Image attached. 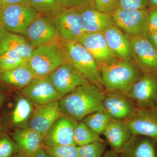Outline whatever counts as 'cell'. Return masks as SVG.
<instances>
[{
	"mask_svg": "<svg viewBox=\"0 0 157 157\" xmlns=\"http://www.w3.org/2000/svg\"><path fill=\"white\" fill-rule=\"evenodd\" d=\"M105 92L94 83L80 86L59 101L63 113L80 121L93 113L104 110Z\"/></svg>",
	"mask_w": 157,
	"mask_h": 157,
	"instance_id": "obj_1",
	"label": "cell"
},
{
	"mask_svg": "<svg viewBox=\"0 0 157 157\" xmlns=\"http://www.w3.org/2000/svg\"><path fill=\"white\" fill-rule=\"evenodd\" d=\"M100 71L105 92L119 91L126 94L143 74L134 62L121 59L101 68Z\"/></svg>",
	"mask_w": 157,
	"mask_h": 157,
	"instance_id": "obj_2",
	"label": "cell"
},
{
	"mask_svg": "<svg viewBox=\"0 0 157 157\" xmlns=\"http://www.w3.org/2000/svg\"><path fill=\"white\" fill-rule=\"evenodd\" d=\"M63 44H50L34 48L27 61L36 78L48 76L60 65L67 63Z\"/></svg>",
	"mask_w": 157,
	"mask_h": 157,
	"instance_id": "obj_3",
	"label": "cell"
},
{
	"mask_svg": "<svg viewBox=\"0 0 157 157\" xmlns=\"http://www.w3.org/2000/svg\"><path fill=\"white\" fill-rule=\"evenodd\" d=\"M67 62L85 78L103 89L101 71L92 56L78 42H62Z\"/></svg>",
	"mask_w": 157,
	"mask_h": 157,
	"instance_id": "obj_4",
	"label": "cell"
},
{
	"mask_svg": "<svg viewBox=\"0 0 157 157\" xmlns=\"http://www.w3.org/2000/svg\"><path fill=\"white\" fill-rule=\"evenodd\" d=\"M48 17L57 30L62 42H78L85 33L80 9L62 8Z\"/></svg>",
	"mask_w": 157,
	"mask_h": 157,
	"instance_id": "obj_5",
	"label": "cell"
},
{
	"mask_svg": "<svg viewBox=\"0 0 157 157\" xmlns=\"http://www.w3.org/2000/svg\"><path fill=\"white\" fill-rule=\"evenodd\" d=\"M39 15L29 5L3 6L0 11V25L11 33L23 35L30 24Z\"/></svg>",
	"mask_w": 157,
	"mask_h": 157,
	"instance_id": "obj_6",
	"label": "cell"
},
{
	"mask_svg": "<svg viewBox=\"0 0 157 157\" xmlns=\"http://www.w3.org/2000/svg\"><path fill=\"white\" fill-rule=\"evenodd\" d=\"M148 10H125L117 7L111 14L114 25L128 36H147Z\"/></svg>",
	"mask_w": 157,
	"mask_h": 157,
	"instance_id": "obj_7",
	"label": "cell"
},
{
	"mask_svg": "<svg viewBox=\"0 0 157 157\" xmlns=\"http://www.w3.org/2000/svg\"><path fill=\"white\" fill-rule=\"evenodd\" d=\"M23 35L34 48L62 42L58 32L50 18L40 14L30 24Z\"/></svg>",
	"mask_w": 157,
	"mask_h": 157,
	"instance_id": "obj_8",
	"label": "cell"
},
{
	"mask_svg": "<svg viewBox=\"0 0 157 157\" xmlns=\"http://www.w3.org/2000/svg\"><path fill=\"white\" fill-rule=\"evenodd\" d=\"M127 95L138 108L157 107V74L143 73Z\"/></svg>",
	"mask_w": 157,
	"mask_h": 157,
	"instance_id": "obj_9",
	"label": "cell"
},
{
	"mask_svg": "<svg viewBox=\"0 0 157 157\" xmlns=\"http://www.w3.org/2000/svg\"><path fill=\"white\" fill-rule=\"evenodd\" d=\"M128 37L132 45L133 62L143 73L157 74V51L147 36Z\"/></svg>",
	"mask_w": 157,
	"mask_h": 157,
	"instance_id": "obj_10",
	"label": "cell"
},
{
	"mask_svg": "<svg viewBox=\"0 0 157 157\" xmlns=\"http://www.w3.org/2000/svg\"><path fill=\"white\" fill-rule=\"evenodd\" d=\"M104 110L113 120L127 121L138 108L128 96L119 91L105 92Z\"/></svg>",
	"mask_w": 157,
	"mask_h": 157,
	"instance_id": "obj_11",
	"label": "cell"
},
{
	"mask_svg": "<svg viewBox=\"0 0 157 157\" xmlns=\"http://www.w3.org/2000/svg\"><path fill=\"white\" fill-rule=\"evenodd\" d=\"M78 121L68 116L61 117L42 137L44 146L75 145L74 133Z\"/></svg>",
	"mask_w": 157,
	"mask_h": 157,
	"instance_id": "obj_12",
	"label": "cell"
},
{
	"mask_svg": "<svg viewBox=\"0 0 157 157\" xmlns=\"http://www.w3.org/2000/svg\"><path fill=\"white\" fill-rule=\"evenodd\" d=\"M78 42L89 52L100 70L119 59L109 48L103 33H85Z\"/></svg>",
	"mask_w": 157,
	"mask_h": 157,
	"instance_id": "obj_13",
	"label": "cell"
},
{
	"mask_svg": "<svg viewBox=\"0 0 157 157\" xmlns=\"http://www.w3.org/2000/svg\"><path fill=\"white\" fill-rule=\"evenodd\" d=\"M48 77L54 87L63 97L78 86L90 82L68 62L60 65Z\"/></svg>",
	"mask_w": 157,
	"mask_h": 157,
	"instance_id": "obj_14",
	"label": "cell"
},
{
	"mask_svg": "<svg viewBox=\"0 0 157 157\" xmlns=\"http://www.w3.org/2000/svg\"><path fill=\"white\" fill-rule=\"evenodd\" d=\"M22 96L27 98L35 105H41L59 101L63 96L52 84L48 76L35 78L20 90Z\"/></svg>",
	"mask_w": 157,
	"mask_h": 157,
	"instance_id": "obj_15",
	"label": "cell"
},
{
	"mask_svg": "<svg viewBox=\"0 0 157 157\" xmlns=\"http://www.w3.org/2000/svg\"><path fill=\"white\" fill-rule=\"evenodd\" d=\"M30 118L29 127L39 133L42 137L59 118L63 115L59 101L41 105H35Z\"/></svg>",
	"mask_w": 157,
	"mask_h": 157,
	"instance_id": "obj_16",
	"label": "cell"
},
{
	"mask_svg": "<svg viewBox=\"0 0 157 157\" xmlns=\"http://www.w3.org/2000/svg\"><path fill=\"white\" fill-rule=\"evenodd\" d=\"M132 135L152 138L157 142V107L138 108L133 117L126 121Z\"/></svg>",
	"mask_w": 157,
	"mask_h": 157,
	"instance_id": "obj_17",
	"label": "cell"
},
{
	"mask_svg": "<svg viewBox=\"0 0 157 157\" xmlns=\"http://www.w3.org/2000/svg\"><path fill=\"white\" fill-rule=\"evenodd\" d=\"M110 50L119 59L133 62L132 45L129 38L113 25L103 33Z\"/></svg>",
	"mask_w": 157,
	"mask_h": 157,
	"instance_id": "obj_18",
	"label": "cell"
},
{
	"mask_svg": "<svg viewBox=\"0 0 157 157\" xmlns=\"http://www.w3.org/2000/svg\"><path fill=\"white\" fill-rule=\"evenodd\" d=\"M156 143L151 137L132 135L119 155L121 157H157Z\"/></svg>",
	"mask_w": 157,
	"mask_h": 157,
	"instance_id": "obj_19",
	"label": "cell"
},
{
	"mask_svg": "<svg viewBox=\"0 0 157 157\" xmlns=\"http://www.w3.org/2000/svg\"><path fill=\"white\" fill-rule=\"evenodd\" d=\"M80 11L84 33H103L114 25L111 14L99 11L94 6L80 9Z\"/></svg>",
	"mask_w": 157,
	"mask_h": 157,
	"instance_id": "obj_20",
	"label": "cell"
},
{
	"mask_svg": "<svg viewBox=\"0 0 157 157\" xmlns=\"http://www.w3.org/2000/svg\"><path fill=\"white\" fill-rule=\"evenodd\" d=\"M33 49L25 37L9 32L0 25V55L13 50L27 61Z\"/></svg>",
	"mask_w": 157,
	"mask_h": 157,
	"instance_id": "obj_21",
	"label": "cell"
},
{
	"mask_svg": "<svg viewBox=\"0 0 157 157\" xmlns=\"http://www.w3.org/2000/svg\"><path fill=\"white\" fill-rule=\"evenodd\" d=\"M13 139L20 152L28 157H34L44 147L42 136L29 128L16 130L13 134Z\"/></svg>",
	"mask_w": 157,
	"mask_h": 157,
	"instance_id": "obj_22",
	"label": "cell"
},
{
	"mask_svg": "<svg viewBox=\"0 0 157 157\" xmlns=\"http://www.w3.org/2000/svg\"><path fill=\"white\" fill-rule=\"evenodd\" d=\"M103 135L111 149L119 154L132 134L126 121L112 120Z\"/></svg>",
	"mask_w": 157,
	"mask_h": 157,
	"instance_id": "obj_23",
	"label": "cell"
},
{
	"mask_svg": "<svg viewBox=\"0 0 157 157\" xmlns=\"http://www.w3.org/2000/svg\"><path fill=\"white\" fill-rule=\"evenodd\" d=\"M35 78L27 61L13 70L0 73V80L21 88L28 85Z\"/></svg>",
	"mask_w": 157,
	"mask_h": 157,
	"instance_id": "obj_24",
	"label": "cell"
},
{
	"mask_svg": "<svg viewBox=\"0 0 157 157\" xmlns=\"http://www.w3.org/2000/svg\"><path fill=\"white\" fill-rule=\"evenodd\" d=\"M34 104L21 96L17 100L12 114V122L15 125L22 124L30 118L34 110Z\"/></svg>",
	"mask_w": 157,
	"mask_h": 157,
	"instance_id": "obj_25",
	"label": "cell"
},
{
	"mask_svg": "<svg viewBox=\"0 0 157 157\" xmlns=\"http://www.w3.org/2000/svg\"><path fill=\"white\" fill-rule=\"evenodd\" d=\"M103 140L100 135L94 132L84 122H78L74 133V141L76 146H82Z\"/></svg>",
	"mask_w": 157,
	"mask_h": 157,
	"instance_id": "obj_26",
	"label": "cell"
},
{
	"mask_svg": "<svg viewBox=\"0 0 157 157\" xmlns=\"http://www.w3.org/2000/svg\"><path fill=\"white\" fill-rule=\"evenodd\" d=\"M112 119L104 110L96 111L86 117L82 121L99 135H103Z\"/></svg>",
	"mask_w": 157,
	"mask_h": 157,
	"instance_id": "obj_27",
	"label": "cell"
},
{
	"mask_svg": "<svg viewBox=\"0 0 157 157\" xmlns=\"http://www.w3.org/2000/svg\"><path fill=\"white\" fill-rule=\"evenodd\" d=\"M26 62L16 52H7L0 55V73L13 70Z\"/></svg>",
	"mask_w": 157,
	"mask_h": 157,
	"instance_id": "obj_28",
	"label": "cell"
},
{
	"mask_svg": "<svg viewBox=\"0 0 157 157\" xmlns=\"http://www.w3.org/2000/svg\"><path fill=\"white\" fill-rule=\"evenodd\" d=\"M29 2L37 13L47 17L62 9L58 0H29Z\"/></svg>",
	"mask_w": 157,
	"mask_h": 157,
	"instance_id": "obj_29",
	"label": "cell"
},
{
	"mask_svg": "<svg viewBox=\"0 0 157 157\" xmlns=\"http://www.w3.org/2000/svg\"><path fill=\"white\" fill-rule=\"evenodd\" d=\"M106 147L107 143L104 140L76 146L80 157H103Z\"/></svg>",
	"mask_w": 157,
	"mask_h": 157,
	"instance_id": "obj_30",
	"label": "cell"
},
{
	"mask_svg": "<svg viewBox=\"0 0 157 157\" xmlns=\"http://www.w3.org/2000/svg\"><path fill=\"white\" fill-rule=\"evenodd\" d=\"M44 147L51 157H80L75 145L44 146Z\"/></svg>",
	"mask_w": 157,
	"mask_h": 157,
	"instance_id": "obj_31",
	"label": "cell"
},
{
	"mask_svg": "<svg viewBox=\"0 0 157 157\" xmlns=\"http://www.w3.org/2000/svg\"><path fill=\"white\" fill-rule=\"evenodd\" d=\"M19 151L18 147L9 137L0 138V157H13Z\"/></svg>",
	"mask_w": 157,
	"mask_h": 157,
	"instance_id": "obj_32",
	"label": "cell"
},
{
	"mask_svg": "<svg viewBox=\"0 0 157 157\" xmlns=\"http://www.w3.org/2000/svg\"><path fill=\"white\" fill-rule=\"evenodd\" d=\"M148 0H118L117 8L125 10H142L147 9Z\"/></svg>",
	"mask_w": 157,
	"mask_h": 157,
	"instance_id": "obj_33",
	"label": "cell"
},
{
	"mask_svg": "<svg viewBox=\"0 0 157 157\" xmlns=\"http://www.w3.org/2000/svg\"><path fill=\"white\" fill-rule=\"evenodd\" d=\"M58 1L63 9H80L94 6L93 0H58Z\"/></svg>",
	"mask_w": 157,
	"mask_h": 157,
	"instance_id": "obj_34",
	"label": "cell"
},
{
	"mask_svg": "<svg viewBox=\"0 0 157 157\" xmlns=\"http://www.w3.org/2000/svg\"><path fill=\"white\" fill-rule=\"evenodd\" d=\"M118 0H93L95 8L107 14H111L117 7Z\"/></svg>",
	"mask_w": 157,
	"mask_h": 157,
	"instance_id": "obj_35",
	"label": "cell"
},
{
	"mask_svg": "<svg viewBox=\"0 0 157 157\" xmlns=\"http://www.w3.org/2000/svg\"><path fill=\"white\" fill-rule=\"evenodd\" d=\"M155 32H157V9H151L147 16V33Z\"/></svg>",
	"mask_w": 157,
	"mask_h": 157,
	"instance_id": "obj_36",
	"label": "cell"
},
{
	"mask_svg": "<svg viewBox=\"0 0 157 157\" xmlns=\"http://www.w3.org/2000/svg\"><path fill=\"white\" fill-rule=\"evenodd\" d=\"M2 6L11 5H30L29 0H0Z\"/></svg>",
	"mask_w": 157,
	"mask_h": 157,
	"instance_id": "obj_37",
	"label": "cell"
},
{
	"mask_svg": "<svg viewBox=\"0 0 157 157\" xmlns=\"http://www.w3.org/2000/svg\"><path fill=\"white\" fill-rule=\"evenodd\" d=\"M147 37L157 51V32L147 33Z\"/></svg>",
	"mask_w": 157,
	"mask_h": 157,
	"instance_id": "obj_38",
	"label": "cell"
},
{
	"mask_svg": "<svg viewBox=\"0 0 157 157\" xmlns=\"http://www.w3.org/2000/svg\"><path fill=\"white\" fill-rule=\"evenodd\" d=\"M103 157H121L119 154L113 151L112 149L106 150Z\"/></svg>",
	"mask_w": 157,
	"mask_h": 157,
	"instance_id": "obj_39",
	"label": "cell"
},
{
	"mask_svg": "<svg viewBox=\"0 0 157 157\" xmlns=\"http://www.w3.org/2000/svg\"><path fill=\"white\" fill-rule=\"evenodd\" d=\"M34 157H51L44 147L40 149Z\"/></svg>",
	"mask_w": 157,
	"mask_h": 157,
	"instance_id": "obj_40",
	"label": "cell"
},
{
	"mask_svg": "<svg viewBox=\"0 0 157 157\" xmlns=\"http://www.w3.org/2000/svg\"><path fill=\"white\" fill-rule=\"evenodd\" d=\"M148 6L151 9H157V0H148Z\"/></svg>",
	"mask_w": 157,
	"mask_h": 157,
	"instance_id": "obj_41",
	"label": "cell"
},
{
	"mask_svg": "<svg viewBox=\"0 0 157 157\" xmlns=\"http://www.w3.org/2000/svg\"><path fill=\"white\" fill-rule=\"evenodd\" d=\"M14 157H28L25 155L23 154L21 152H17V153L15 154L14 155Z\"/></svg>",
	"mask_w": 157,
	"mask_h": 157,
	"instance_id": "obj_42",
	"label": "cell"
},
{
	"mask_svg": "<svg viewBox=\"0 0 157 157\" xmlns=\"http://www.w3.org/2000/svg\"><path fill=\"white\" fill-rule=\"evenodd\" d=\"M4 95L2 94H0V105L2 104V102L3 100H4Z\"/></svg>",
	"mask_w": 157,
	"mask_h": 157,
	"instance_id": "obj_43",
	"label": "cell"
},
{
	"mask_svg": "<svg viewBox=\"0 0 157 157\" xmlns=\"http://www.w3.org/2000/svg\"><path fill=\"white\" fill-rule=\"evenodd\" d=\"M2 3H1V2H0V11H1V10H2Z\"/></svg>",
	"mask_w": 157,
	"mask_h": 157,
	"instance_id": "obj_44",
	"label": "cell"
},
{
	"mask_svg": "<svg viewBox=\"0 0 157 157\" xmlns=\"http://www.w3.org/2000/svg\"><path fill=\"white\" fill-rule=\"evenodd\" d=\"M2 136V129H1V127H0V138H1Z\"/></svg>",
	"mask_w": 157,
	"mask_h": 157,
	"instance_id": "obj_45",
	"label": "cell"
},
{
	"mask_svg": "<svg viewBox=\"0 0 157 157\" xmlns=\"http://www.w3.org/2000/svg\"><path fill=\"white\" fill-rule=\"evenodd\" d=\"M156 155L157 157V149H156Z\"/></svg>",
	"mask_w": 157,
	"mask_h": 157,
	"instance_id": "obj_46",
	"label": "cell"
},
{
	"mask_svg": "<svg viewBox=\"0 0 157 157\" xmlns=\"http://www.w3.org/2000/svg\"></svg>",
	"mask_w": 157,
	"mask_h": 157,
	"instance_id": "obj_47",
	"label": "cell"
}]
</instances>
